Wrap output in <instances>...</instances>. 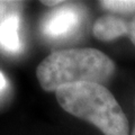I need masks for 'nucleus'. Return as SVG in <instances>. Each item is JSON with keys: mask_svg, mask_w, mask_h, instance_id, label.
Wrapping results in <instances>:
<instances>
[{"mask_svg": "<svg viewBox=\"0 0 135 135\" xmlns=\"http://www.w3.org/2000/svg\"><path fill=\"white\" fill-rule=\"evenodd\" d=\"M66 113L96 126L104 135H129L128 119L120 105L104 84L81 82L55 91Z\"/></svg>", "mask_w": 135, "mask_h": 135, "instance_id": "f03ea898", "label": "nucleus"}, {"mask_svg": "<svg viewBox=\"0 0 135 135\" xmlns=\"http://www.w3.org/2000/svg\"><path fill=\"white\" fill-rule=\"evenodd\" d=\"M132 135H135V124H134V127H133V132H132Z\"/></svg>", "mask_w": 135, "mask_h": 135, "instance_id": "9b49d317", "label": "nucleus"}, {"mask_svg": "<svg viewBox=\"0 0 135 135\" xmlns=\"http://www.w3.org/2000/svg\"><path fill=\"white\" fill-rule=\"evenodd\" d=\"M23 3L20 1H5L0 0V24L14 14H19Z\"/></svg>", "mask_w": 135, "mask_h": 135, "instance_id": "0eeeda50", "label": "nucleus"}, {"mask_svg": "<svg viewBox=\"0 0 135 135\" xmlns=\"http://www.w3.org/2000/svg\"><path fill=\"white\" fill-rule=\"evenodd\" d=\"M99 5L109 14L114 15H129L135 12V0H104Z\"/></svg>", "mask_w": 135, "mask_h": 135, "instance_id": "423d86ee", "label": "nucleus"}, {"mask_svg": "<svg viewBox=\"0 0 135 135\" xmlns=\"http://www.w3.org/2000/svg\"><path fill=\"white\" fill-rule=\"evenodd\" d=\"M129 40L132 41V43L135 45V16L134 18L129 22V26H128V35Z\"/></svg>", "mask_w": 135, "mask_h": 135, "instance_id": "6e6552de", "label": "nucleus"}, {"mask_svg": "<svg viewBox=\"0 0 135 135\" xmlns=\"http://www.w3.org/2000/svg\"><path fill=\"white\" fill-rule=\"evenodd\" d=\"M42 3L46 6H61L64 2L61 1V0H57V1H42Z\"/></svg>", "mask_w": 135, "mask_h": 135, "instance_id": "9d476101", "label": "nucleus"}, {"mask_svg": "<svg viewBox=\"0 0 135 135\" xmlns=\"http://www.w3.org/2000/svg\"><path fill=\"white\" fill-rule=\"evenodd\" d=\"M82 14L72 5L59 6L57 9L47 12L41 24L43 35L49 38H63L72 35L81 25Z\"/></svg>", "mask_w": 135, "mask_h": 135, "instance_id": "7ed1b4c3", "label": "nucleus"}, {"mask_svg": "<svg viewBox=\"0 0 135 135\" xmlns=\"http://www.w3.org/2000/svg\"><path fill=\"white\" fill-rule=\"evenodd\" d=\"M6 84H7V81H6L5 75L2 74V72H0V91H2L3 89H5Z\"/></svg>", "mask_w": 135, "mask_h": 135, "instance_id": "1a4fd4ad", "label": "nucleus"}, {"mask_svg": "<svg viewBox=\"0 0 135 135\" xmlns=\"http://www.w3.org/2000/svg\"><path fill=\"white\" fill-rule=\"evenodd\" d=\"M0 47L9 53L22 50L19 38V14H14L0 24Z\"/></svg>", "mask_w": 135, "mask_h": 135, "instance_id": "39448f33", "label": "nucleus"}, {"mask_svg": "<svg viewBox=\"0 0 135 135\" xmlns=\"http://www.w3.org/2000/svg\"><path fill=\"white\" fill-rule=\"evenodd\" d=\"M115 73V63L99 50L83 47L55 51L36 69L41 88L55 92L59 88L81 82L104 84Z\"/></svg>", "mask_w": 135, "mask_h": 135, "instance_id": "f257e3e1", "label": "nucleus"}, {"mask_svg": "<svg viewBox=\"0 0 135 135\" xmlns=\"http://www.w3.org/2000/svg\"><path fill=\"white\" fill-rule=\"evenodd\" d=\"M129 23L126 22L123 17L107 14L99 17L94 23L92 33L97 40L103 42H110L120 36L128 35Z\"/></svg>", "mask_w": 135, "mask_h": 135, "instance_id": "20e7f679", "label": "nucleus"}]
</instances>
